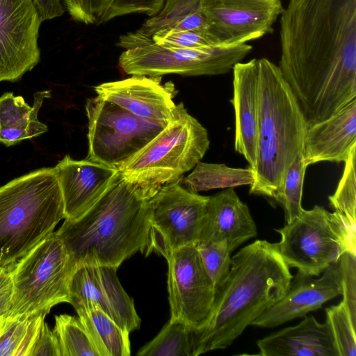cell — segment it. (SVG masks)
<instances>
[{
  "instance_id": "1",
  "label": "cell",
  "mask_w": 356,
  "mask_h": 356,
  "mask_svg": "<svg viewBox=\"0 0 356 356\" xmlns=\"http://www.w3.org/2000/svg\"><path fill=\"white\" fill-rule=\"evenodd\" d=\"M279 68L308 127L356 99V0H289Z\"/></svg>"
},
{
  "instance_id": "2",
  "label": "cell",
  "mask_w": 356,
  "mask_h": 356,
  "mask_svg": "<svg viewBox=\"0 0 356 356\" xmlns=\"http://www.w3.org/2000/svg\"><path fill=\"white\" fill-rule=\"evenodd\" d=\"M232 260L225 281L216 290L207 324L192 330L193 356L229 347L290 287L293 276L275 243L257 240Z\"/></svg>"
},
{
  "instance_id": "3",
  "label": "cell",
  "mask_w": 356,
  "mask_h": 356,
  "mask_svg": "<svg viewBox=\"0 0 356 356\" xmlns=\"http://www.w3.org/2000/svg\"><path fill=\"white\" fill-rule=\"evenodd\" d=\"M161 186L132 182L121 173L84 214L64 219L56 232L76 267L81 264L118 268L140 251L147 254L148 202Z\"/></svg>"
},
{
  "instance_id": "4",
  "label": "cell",
  "mask_w": 356,
  "mask_h": 356,
  "mask_svg": "<svg viewBox=\"0 0 356 356\" xmlns=\"http://www.w3.org/2000/svg\"><path fill=\"white\" fill-rule=\"evenodd\" d=\"M307 122L278 65L259 58L254 180L250 193L274 200L296 156L304 151Z\"/></svg>"
},
{
  "instance_id": "5",
  "label": "cell",
  "mask_w": 356,
  "mask_h": 356,
  "mask_svg": "<svg viewBox=\"0 0 356 356\" xmlns=\"http://www.w3.org/2000/svg\"><path fill=\"white\" fill-rule=\"evenodd\" d=\"M54 168H42L0 187V266L26 256L65 219Z\"/></svg>"
},
{
  "instance_id": "6",
  "label": "cell",
  "mask_w": 356,
  "mask_h": 356,
  "mask_svg": "<svg viewBox=\"0 0 356 356\" xmlns=\"http://www.w3.org/2000/svg\"><path fill=\"white\" fill-rule=\"evenodd\" d=\"M209 144L206 128L181 102L167 125L117 170L132 182L161 186L193 169Z\"/></svg>"
},
{
  "instance_id": "7",
  "label": "cell",
  "mask_w": 356,
  "mask_h": 356,
  "mask_svg": "<svg viewBox=\"0 0 356 356\" xmlns=\"http://www.w3.org/2000/svg\"><path fill=\"white\" fill-rule=\"evenodd\" d=\"M356 222L334 211L315 205L281 229L276 247L289 267L319 276L346 252L356 254Z\"/></svg>"
},
{
  "instance_id": "8",
  "label": "cell",
  "mask_w": 356,
  "mask_h": 356,
  "mask_svg": "<svg viewBox=\"0 0 356 356\" xmlns=\"http://www.w3.org/2000/svg\"><path fill=\"white\" fill-rule=\"evenodd\" d=\"M117 45L125 49L119 66L127 74L162 76L219 75L229 72L249 54L246 43L214 44L196 48H167L135 33L120 37Z\"/></svg>"
},
{
  "instance_id": "9",
  "label": "cell",
  "mask_w": 356,
  "mask_h": 356,
  "mask_svg": "<svg viewBox=\"0 0 356 356\" xmlns=\"http://www.w3.org/2000/svg\"><path fill=\"white\" fill-rule=\"evenodd\" d=\"M75 268L67 250L54 232L15 264L13 302L1 319L47 315L56 305L68 302Z\"/></svg>"
},
{
  "instance_id": "10",
  "label": "cell",
  "mask_w": 356,
  "mask_h": 356,
  "mask_svg": "<svg viewBox=\"0 0 356 356\" xmlns=\"http://www.w3.org/2000/svg\"><path fill=\"white\" fill-rule=\"evenodd\" d=\"M88 153L86 159L116 168L163 128L98 96L86 101Z\"/></svg>"
},
{
  "instance_id": "11",
  "label": "cell",
  "mask_w": 356,
  "mask_h": 356,
  "mask_svg": "<svg viewBox=\"0 0 356 356\" xmlns=\"http://www.w3.org/2000/svg\"><path fill=\"white\" fill-rule=\"evenodd\" d=\"M182 178L161 186L148 202L147 254L154 251L165 258L200 241L209 196L183 187Z\"/></svg>"
},
{
  "instance_id": "12",
  "label": "cell",
  "mask_w": 356,
  "mask_h": 356,
  "mask_svg": "<svg viewBox=\"0 0 356 356\" xmlns=\"http://www.w3.org/2000/svg\"><path fill=\"white\" fill-rule=\"evenodd\" d=\"M165 259L170 319L183 321L193 331L200 330L209 320L216 289L196 245L175 250Z\"/></svg>"
},
{
  "instance_id": "13",
  "label": "cell",
  "mask_w": 356,
  "mask_h": 356,
  "mask_svg": "<svg viewBox=\"0 0 356 356\" xmlns=\"http://www.w3.org/2000/svg\"><path fill=\"white\" fill-rule=\"evenodd\" d=\"M41 23L32 0H0V81H18L39 63Z\"/></svg>"
},
{
  "instance_id": "14",
  "label": "cell",
  "mask_w": 356,
  "mask_h": 356,
  "mask_svg": "<svg viewBox=\"0 0 356 356\" xmlns=\"http://www.w3.org/2000/svg\"><path fill=\"white\" fill-rule=\"evenodd\" d=\"M208 31L218 44L246 43L273 32L281 0H201Z\"/></svg>"
},
{
  "instance_id": "15",
  "label": "cell",
  "mask_w": 356,
  "mask_h": 356,
  "mask_svg": "<svg viewBox=\"0 0 356 356\" xmlns=\"http://www.w3.org/2000/svg\"><path fill=\"white\" fill-rule=\"evenodd\" d=\"M115 267L81 264L69 285L68 303L76 311L89 305L100 308L122 329L130 333L140 325L133 299L121 285Z\"/></svg>"
},
{
  "instance_id": "16",
  "label": "cell",
  "mask_w": 356,
  "mask_h": 356,
  "mask_svg": "<svg viewBox=\"0 0 356 356\" xmlns=\"http://www.w3.org/2000/svg\"><path fill=\"white\" fill-rule=\"evenodd\" d=\"M99 97L117 104L146 120L167 125L176 108L172 82L161 83V76L132 75L131 77L101 83L95 87Z\"/></svg>"
},
{
  "instance_id": "17",
  "label": "cell",
  "mask_w": 356,
  "mask_h": 356,
  "mask_svg": "<svg viewBox=\"0 0 356 356\" xmlns=\"http://www.w3.org/2000/svg\"><path fill=\"white\" fill-rule=\"evenodd\" d=\"M322 274L321 277L314 278L298 271L284 296L261 314L252 325L267 328L277 327L304 317L310 312L321 308L325 302L341 295L338 262L329 266Z\"/></svg>"
},
{
  "instance_id": "18",
  "label": "cell",
  "mask_w": 356,
  "mask_h": 356,
  "mask_svg": "<svg viewBox=\"0 0 356 356\" xmlns=\"http://www.w3.org/2000/svg\"><path fill=\"white\" fill-rule=\"evenodd\" d=\"M59 182L65 218L76 220L90 209L118 176L116 168L87 159L65 156L54 167Z\"/></svg>"
},
{
  "instance_id": "19",
  "label": "cell",
  "mask_w": 356,
  "mask_h": 356,
  "mask_svg": "<svg viewBox=\"0 0 356 356\" xmlns=\"http://www.w3.org/2000/svg\"><path fill=\"white\" fill-rule=\"evenodd\" d=\"M257 235V225L249 208L234 188L209 197L198 243L225 241L232 252Z\"/></svg>"
},
{
  "instance_id": "20",
  "label": "cell",
  "mask_w": 356,
  "mask_h": 356,
  "mask_svg": "<svg viewBox=\"0 0 356 356\" xmlns=\"http://www.w3.org/2000/svg\"><path fill=\"white\" fill-rule=\"evenodd\" d=\"M233 70L235 112V150L242 154L252 170L255 165L258 124L259 58L236 63Z\"/></svg>"
},
{
  "instance_id": "21",
  "label": "cell",
  "mask_w": 356,
  "mask_h": 356,
  "mask_svg": "<svg viewBox=\"0 0 356 356\" xmlns=\"http://www.w3.org/2000/svg\"><path fill=\"white\" fill-rule=\"evenodd\" d=\"M356 145V99L330 118L309 126L304 143L307 166L321 161L345 162Z\"/></svg>"
},
{
  "instance_id": "22",
  "label": "cell",
  "mask_w": 356,
  "mask_h": 356,
  "mask_svg": "<svg viewBox=\"0 0 356 356\" xmlns=\"http://www.w3.org/2000/svg\"><path fill=\"white\" fill-rule=\"evenodd\" d=\"M257 341L261 356H339L330 329L314 316Z\"/></svg>"
},
{
  "instance_id": "23",
  "label": "cell",
  "mask_w": 356,
  "mask_h": 356,
  "mask_svg": "<svg viewBox=\"0 0 356 356\" xmlns=\"http://www.w3.org/2000/svg\"><path fill=\"white\" fill-rule=\"evenodd\" d=\"M50 97L49 90L38 91L30 106L23 97L3 93L0 97V143L10 147L46 133L48 127L38 120V113L44 99Z\"/></svg>"
},
{
  "instance_id": "24",
  "label": "cell",
  "mask_w": 356,
  "mask_h": 356,
  "mask_svg": "<svg viewBox=\"0 0 356 356\" xmlns=\"http://www.w3.org/2000/svg\"><path fill=\"white\" fill-rule=\"evenodd\" d=\"M69 14L76 21L99 25L131 13L155 15L165 0H63Z\"/></svg>"
},
{
  "instance_id": "25",
  "label": "cell",
  "mask_w": 356,
  "mask_h": 356,
  "mask_svg": "<svg viewBox=\"0 0 356 356\" xmlns=\"http://www.w3.org/2000/svg\"><path fill=\"white\" fill-rule=\"evenodd\" d=\"M99 356H129V333L100 308L89 305L76 311Z\"/></svg>"
},
{
  "instance_id": "26",
  "label": "cell",
  "mask_w": 356,
  "mask_h": 356,
  "mask_svg": "<svg viewBox=\"0 0 356 356\" xmlns=\"http://www.w3.org/2000/svg\"><path fill=\"white\" fill-rule=\"evenodd\" d=\"M254 180V172L250 168H231L223 163H204L200 161L193 168L192 172L182 179L185 188L195 193L251 186Z\"/></svg>"
},
{
  "instance_id": "27",
  "label": "cell",
  "mask_w": 356,
  "mask_h": 356,
  "mask_svg": "<svg viewBox=\"0 0 356 356\" xmlns=\"http://www.w3.org/2000/svg\"><path fill=\"white\" fill-rule=\"evenodd\" d=\"M46 315L0 320V356H29Z\"/></svg>"
},
{
  "instance_id": "28",
  "label": "cell",
  "mask_w": 356,
  "mask_h": 356,
  "mask_svg": "<svg viewBox=\"0 0 356 356\" xmlns=\"http://www.w3.org/2000/svg\"><path fill=\"white\" fill-rule=\"evenodd\" d=\"M138 356H193L192 330L183 321L170 319L160 332L136 353Z\"/></svg>"
},
{
  "instance_id": "29",
  "label": "cell",
  "mask_w": 356,
  "mask_h": 356,
  "mask_svg": "<svg viewBox=\"0 0 356 356\" xmlns=\"http://www.w3.org/2000/svg\"><path fill=\"white\" fill-rule=\"evenodd\" d=\"M54 331L58 338L61 356H99L79 318L68 314L55 316Z\"/></svg>"
},
{
  "instance_id": "30",
  "label": "cell",
  "mask_w": 356,
  "mask_h": 356,
  "mask_svg": "<svg viewBox=\"0 0 356 356\" xmlns=\"http://www.w3.org/2000/svg\"><path fill=\"white\" fill-rule=\"evenodd\" d=\"M307 167L304 154L300 152L288 169L282 190L275 199L284 209L286 223L294 220L303 210L302 195Z\"/></svg>"
},
{
  "instance_id": "31",
  "label": "cell",
  "mask_w": 356,
  "mask_h": 356,
  "mask_svg": "<svg viewBox=\"0 0 356 356\" xmlns=\"http://www.w3.org/2000/svg\"><path fill=\"white\" fill-rule=\"evenodd\" d=\"M201 10V0H165L161 9L148 19L136 32L152 38L154 34L170 29L188 15Z\"/></svg>"
},
{
  "instance_id": "32",
  "label": "cell",
  "mask_w": 356,
  "mask_h": 356,
  "mask_svg": "<svg viewBox=\"0 0 356 356\" xmlns=\"http://www.w3.org/2000/svg\"><path fill=\"white\" fill-rule=\"evenodd\" d=\"M325 314L339 356H356V323L343 302L327 307Z\"/></svg>"
},
{
  "instance_id": "33",
  "label": "cell",
  "mask_w": 356,
  "mask_h": 356,
  "mask_svg": "<svg viewBox=\"0 0 356 356\" xmlns=\"http://www.w3.org/2000/svg\"><path fill=\"white\" fill-rule=\"evenodd\" d=\"M342 177L335 193L329 196L330 206L350 220L356 222V145L344 162Z\"/></svg>"
},
{
  "instance_id": "34",
  "label": "cell",
  "mask_w": 356,
  "mask_h": 356,
  "mask_svg": "<svg viewBox=\"0 0 356 356\" xmlns=\"http://www.w3.org/2000/svg\"><path fill=\"white\" fill-rule=\"evenodd\" d=\"M196 247L216 290L225 281L232 263L227 243L225 241L200 242Z\"/></svg>"
},
{
  "instance_id": "35",
  "label": "cell",
  "mask_w": 356,
  "mask_h": 356,
  "mask_svg": "<svg viewBox=\"0 0 356 356\" xmlns=\"http://www.w3.org/2000/svg\"><path fill=\"white\" fill-rule=\"evenodd\" d=\"M152 38L156 44L167 48H196L220 44L208 29L156 33Z\"/></svg>"
},
{
  "instance_id": "36",
  "label": "cell",
  "mask_w": 356,
  "mask_h": 356,
  "mask_svg": "<svg viewBox=\"0 0 356 356\" xmlns=\"http://www.w3.org/2000/svg\"><path fill=\"white\" fill-rule=\"evenodd\" d=\"M342 302L356 323V254L344 252L339 259Z\"/></svg>"
},
{
  "instance_id": "37",
  "label": "cell",
  "mask_w": 356,
  "mask_h": 356,
  "mask_svg": "<svg viewBox=\"0 0 356 356\" xmlns=\"http://www.w3.org/2000/svg\"><path fill=\"white\" fill-rule=\"evenodd\" d=\"M29 356H61L58 338L44 321Z\"/></svg>"
},
{
  "instance_id": "38",
  "label": "cell",
  "mask_w": 356,
  "mask_h": 356,
  "mask_svg": "<svg viewBox=\"0 0 356 356\" xmlns=\"http://www.w3.org/2000/svg\"><path fill=\"white\" fill-rule=\"evenodd\" d=\"M15 264L0 266V319L6 316L12 305L14 293L13 270Z\"/></svg>"
},
{
  "instance_id": "39",
  "label": "cell",
  "mask_w": 356,
  "mask_h": 356,
  "mask_svg": "<svg viewBox=\"0 0 356 356\" xmlns=\"http://www.w3.org/2000/svg\"><path fill=\"white\" fill-rule=\"evenodd\" d=\"M207 19L202 10H200L186 17L173 28L157 33H177L195 29H207Z\"/></svg>"
},
{
  "instance_id": "40",
  "label": "cell",
  "mask_w": 356,
  "mask_h": 356,
  "mask_svg": "<svg viewBox=\"0 0 356 356\" xmlns=\"http://www.w3.org/2000/svg\"><path fill=\"white\" fill-rule=\"evenodd\" d=\"M41 22L60 17L64 13L62 0H32Z\"/></svg>"
}]
</instances>
